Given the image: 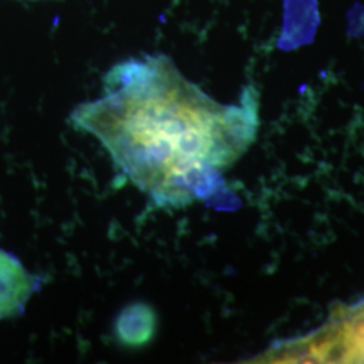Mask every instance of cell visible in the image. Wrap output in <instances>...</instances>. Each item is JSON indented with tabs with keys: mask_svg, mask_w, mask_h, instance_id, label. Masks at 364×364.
Wrapping results in <instances>:
<instances>
[{
	"mask_svg": "<svg viewBox=\"0 0 364 364\" xmlns=\"http://www.w3.org/2000/svg\"><path fill=\"white\" fill-rule=\"evenodd\" d=\"M70 122L156 207L185 208L216 195L254 144L259 97L247 87L236 105H221L169 57L146 55L112 66L102 96L77 105Z\"/></svg>",
	"mask_w": 364,
	"mask_h": 364,
	"instance_id": "6da1fadb",
	"label": "cell"
},
{
	"mask_svg": "<svg viewBox=\"0 0 364 364\" xmlns=\"http://www.w3.org/2000/svg\"><path fill=\"white\" fill-rule=\"evenodd\" d=\"M269 363H364V299L333 308L311 333L279 341L262 353Z\"/></svg>",
	"mask_w": 364,
	"mask_h": 364,
	"instance_id": "7a4b0ae2",
	"label": "cell"
},
{
	"mask_svg": "<svg viewBox=\"0 0 364 364\" xmlns=\"http://www.w3.org/2000/svg\"><path fill=\"white\" fill-rule=\"evenodd\" d=\"M39 289L38 277L25 269L15 255L0 250V320L23 312Z\"/></svg>",
	"mask_w": 364,
	"mask_h": 364,
	"instance_id": "3957f363",
	"label": "cell"
},
{
	"mask_svg": "<svg viewBox=\"0 0 364 364\" xmlns=\"http://www.w3.org/2000/svg\"><path fill=\"white\" fill-rule=\"evenodd\" d=\"M156 329V312L144 302L126 306L115 323L117 338L127 347H142L153 338Z\"/></svg>",
	"mask_w": 364,
	"mask_h": 364,
	"instance_id": "277c9868",
	"label": "cell"
}]
</instances>
